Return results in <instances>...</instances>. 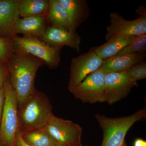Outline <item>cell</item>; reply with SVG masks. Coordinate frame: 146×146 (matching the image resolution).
<instances>
[{
    "label": "cell",
    "instance_id": "6da1fadb",
    "mask_svg": "<svg viewBox=\"0 0 146 146\" xmlns=\"http://www.w3.org/2000/svg\"><path fill=\"white\" fill-rule=\"evenodd\" d=\"M6 65L11 84L17 95L18 109L35 89L36 72L46 63L32 55L13 52Z\"/></svg>",
    "mask_w": 146,
    "mask_h": 146
},
{
    "label": "cell",
    "instance_id": "7a4b0ae2",
    "mask_svg": "<svg viewBox=\"0 0 146 146\" xmlns=\"http://www.w3.org/2000/svg\"><path fill=\"white\" fill-rule=\"evenodd\" d=\"M53 115L48 98L35 88L18 109V132L23 134L44 127Z\"/></svg>",
    "mask_w": 146,
    "mask_h": 146
},
{
    "label": "cell",
    "instance_id": "3957f363",
    "mask_svg": "<svg viewBox=\"0 0 146 146\" xmlns=\"http://www.w3.org/2000/svg\"><path fill=\"white\" fill-rule=\"evenodd\" d=\"M146 108L126 117L110 118L97 114L95 116L103 133L101 146H121L127 133L136 122L145 118Z\"/></svg>",
    "mask_w": 146,
    "mask_h": 146
},
{
    "label": "cell",
    "instance_id": "277c9868",
    "mask_svg": "<svg viewBox=\"0 0 146 146\" xmlns=\"http://www.w3.org/2000/svg\"><path fill=\"white\" fill-rule=\"evenodd\" d=\"M4 88L5 99L0 124V146H16L18 133V101L8 74Z\"/></svg>",
    "mask_w": 146,
    "mask_h": 146
},
{
    "label": "cell",
    "instance_id": "5b68a950",
    "mask_svg": "<svg viewBox=\"0 0 146 146\" xmlns=\"http://www.w3.org/2000/svg\"><path fill=\"white\" fill-rule=\"evenodd\" d=\"M13 44L14 52L34 56L44 61L50 69H56L59 65L63 46L49 45L37 37L29 35H14Z\"/></svg>",
    "mask_w": 146,
    "mask_h": 146
},
{
    "label": "cell",
    "instance_id": "8992f818",
    "mask_svg": "<svg viewBox=\"0 0 146 146\" xmlns=\"http://www.w3.org/2000/svg\"><path fill=\"white\" fill-rule=\"evenodd\" d=\"M45 128L57 143L67 146L82 145V128L70 120L63 119L53 115Z\"/></svg>",
    "mask_w": 146,
    "mask_h": 146
},
{
    "label": "cell",
    "instance_id": "52a82bcc",
    "mask_svg": "<svg viewBox=\"0 0 146 146\" xmlns=\"http://www.w3.org/2000/svg\"><path fill=\"white\" fill-rule=\"evenodd\" d=\"M106 74L100 68L70 91L83 103H103Z\"/></svg>",
    "mask_w": 146,
    "mask_h": 146
},
{
    "label": "cell",
    "instance_id": "ba28073f",
    "mask_svg": "<svg viewBox=\"0 0 146 146\" xmlns=\"http://www.w3.org/2000/svg\"><path fill=\"white\" fill-rule=\"evenodd\" d=\"M104 60L91 50L72 59L68 89L70 91L89 74L99 69Z\"/></svg>",
    "mask_w": 146,
    "mask_h": 146
},
{
    "label": "cell",
    "instance_id": "9c48e42d",
    "mask_svg": "<svg viewBox=\"0 0 146 146\" xmlns=\"http://www.w3.org/2000/svg\"><path fill=\"white\" fill-rule=\"evenodd\" d=\"M137 82L132 81L124 72L106 74L103 102L112 105L127 96Z\"/></svg>",
    "mask_w": 146,
    "mask_h": 146
},
{
    "label": "cell",
    "instance_id": "30bf717a",
    "mask_svg": "<svg viewBox=\"0 0 146 146\" xmlns=\"http://www.w3.org/2000/svg\"><path fill=\"white\" fill-rule=\"evenodd\" d=\"M110 24L106 27L105 39L108 41L117 35L140 36L146 34V15L133 21L126 20L119 13L112 12L110 16Z\"/></svg>",
    "mask_w": 146,
    "mask_h": 146
},
{
    "label": "cell",
    "instance_id": "8fae6325",
    "mask_svg": "<svg viewBox=\"0 0 146 146\" xmlns=\"http://www.w3.org/2000/svg\"><path fill=\"white\" fill-rule=\"evenodd\" d=\"M48 44L55 46H65L80 51L81 38L77 33L52 26H48L39 38Z\"/></svg>",
    "mask_w": 146,
    "mask_h": 146
},
{
    "label": "cell",
    "instance_id": "7c38bea8",
    "mask_svg": "<svg viewBox=\"0 0 146 146\" xmlns=\"http://www.w3.org/2000/svg\"><path fill=\"white\" fill-rule=\"evenodd\" d=\"M67 11L71 26V32L76 33L79 27L90 16V9L86 0H60Z\"/></svg>",
    "mask_w": 146,
    "mask_h": 146
},
{
    "label": "cell",
    "instance_id": "4fadbf2b",
    "mask_svg": "<svg viewBox=\"0 0 146 146\" xmlns=\"http://www.w3.org/2000/svg\"><path fill=\"white\" fill-rule=\"evenodd\" d=\"M46 16H35L19 18L13 30V36L22 33L24 35L35 36L39 38L44 34L47 27Z\"/></svg>",
    "mask_w": 146,
    "mask_h": 146
},
{
    "label": "cell",
    "instance_id": "5bb4252c",
    "mask_svg": "<svg viewBox=\"0 0 146 146\" xmlns=\"http://www.w3.org/2000/svg\"><path fill=\"white\" fill-rule=\"evenodd\" d=\"M146 51L131 54L113 56L104 60L100 69L106 74L124 72L128 68L144 61L146 57Z\"/></svg>",
    "mask_w": 146,
    "mask_h": 146
},
{
    "label": "cell",
    "instance_id": "9a60e30c",
    "mask_svg": "<svg viewBox=\"0 0 146 146\" xmlns=\"http://www.w3.org/2000/svg\"><path fill=\"white\" fill-rule=\"evenodd\" d=\"M138 36L130 35L115 36L110 38L104 44L93 47L90 50L105 60L114 56Z\"/></svg>",
    "mask_w": 146,
    "mask_h": 146
},
{
    "label": "cell",
    "instance_id": "2e32d148",
    "mask_svg": "<svg viewBox=\"0 0 146 146\" xmlns=\"http://www.w3.org/2000/svg\"><path fill=\"white\" fill-rule=\"evenodd\" d=\"M20 17L18 0H0V23L6 37L13 36V27Z\"/></svg>",
    "mask_w": 146,
    "mask_h": 146
},
{
    "label": "cell",
    "instance_id": "e0dca14e",
    "mask_svg": "<svg viewBox=\"0 0 146 146\" xmlns=\"http://www.w3.org/2000/svg\"><path fill=\"white\" fill-rule=\"evenodd\" d=\"M47 17L52 26L71 32L70 23L68 13L60 0L49 1Z\"/></svg>",
    "mask_w": 146,
    "mask_h": 146
},
{
    "label": "cell",
    "instance_id": "ac0fdd59",
    "mask_svg": "<svg viewBox=\"0 0 146 146\" xmlns=\"http://www.w3.org/2000/svg\"><path fill=\"white\" fill-rule=\"evenodd\" d=\"M49 1L18 0V8L20 17L47 16Z\"/></svg>",
    "mask_w": 146,
    "mask_h": 146
},
{
    "label": "cell",
    "instance_id": "d6986e66",
    "mask_svg": "<svg viewBox=\"0 0 146 146\" xmlns=\"http://www.w3.org/2000/svg\"><path fill=\"white\" fill-rule=\"evenodd\" d=\"M21 135L25 142L31 146H51L57 143L45 127L25 132Z\"/></svg>",
    "mask_w": 146,
    "mask_h": 146
},
{
    "label": "cell",
    "instance_id": "ffe728a7",
    "mask_svg": "<svg viewBox=\"0 0 146 146\" xmlns=\"http://www.w3.org/2000/svg\"><path fill=\"white\" fill-rule=\"evenodd\" d=\"M146 34L138 36L133 42L124 48L114 56H120L145 52Z\"/></svg>",
    "mask_w": 146,
    "mask_h": 146
},
{
    "label": "cell",
    "instance_id": "44dd1931",
    "mask_svg": "<svg viewBox=\"0 0 146 146\" xmlns=\"http://www.w3.org/2000/svg\"><path fill=\"white\" fill-rule=\"evenodd\" d=\"M13 52V36H0V63H6Z\"/></svg>",
    "mask_w": 146,
    "mask_h": 146
},
{
    "label": "cell",
    "instance_id": "7402d4cb",
    "mask_svg": "<svg viewBox=\"0 0 146 146\" xmlns=\"http://www.w3.org/2000/svg\"><path fill=\"white\" fill-rule=\"evenodd\" d=\"M125 72L129 76L132 81L137 82V80L146 78V63L144 61L132 65Z\"/></svg>",
    "mask_w": 146,
    "mask_h": 146
},
{
    "label": "cell",
    "instance_id": "603a6c76",
    "mask_svg": "<svg viewBox=\"0 0 146 146\" xmlns=\"http://www.w3.org/2000/svg\"><path fill=\"white\" fill-rule=\"evenodd\" d=\"M7 74L6 63H0V89L3 88Z\"/></svg>",
    "mask_w": 146,
    "mask_h": 146
},
{
    "label": "cell",
    "instance_id": "cb8c5ba5",
    "mask_svg": "<svg viewBox=\"0 0 146 146\" xmlns=\"http://www.w3.org/2000/svg\"><path fill=\"white\" fill-rule=\"evenodd\" d=\"M5 93L4 88L0 89V124L1 120L5 102Z\"/></svg>",
    "mask_w": 146,
    "mask_h": 146
},
{
    "label": "cell",
    "instance_id": "d4e9b609",
    "mask_svg": "<svg viewBox=\"0 0 146 146\" xmlns=\"http://www.w3.org/2000/svg\"><path fill=\"white\" fill-rule=\"evenodd\" d=\"M16 146H31L25 142L22 137L21 133L18 132L17 136Z\"/></svg>",
    "mask_w": 146,
    "mask_h": 146
},
{
    "label": "cell",
    "instance_id": "484cf974",
    "mask_svg": "<svg viewBox=\"0 0 146 146\" xmlns=\"http://www.w3.org/2000/svg\"><path fill=\"white\" fill-rule=\"evenodd\" d=\"M136 12L141 16L146 15V8L143 6H139L138 8L136 9Z\"/></svg>",
    "mask_w": 146,
    "mask_h": 146
},
{
    "label": "cell",
    "instance_id": "4316f807",
    "mask_svg": "<svg viewBox=\"0 0 146 146\" xmlns=\"http://www.w3.org/2000/svg\"><path fill=\"white\" fill-rule=\"evenodd\" d=\"M134 146H146V141L140 138H138L134 142Z\"/></svg>",
    "mask_w": 146,
    "mask_h": 146
},
{
    "label": "cell",
    "instance_id": "83f0119b",
    "mask_svg": "<svg viewBox=\"0 0 146 146\" xmlns=\"http://www.w3.org/2000/svg\"><path fill=\"white\" fill-rule=\"evenodd\" d=\"M0 36L3 37H6L5 33L3 29V27L1 25V23H0Z\"/></svg>",
    "mask_w": 146,
    "mask_h": 146
},
{
    "label": "cell",
    "instance_id": "f1b7e54d",
    "mask_svg": "<svg viewBox=\"0 0 146 146\" xmlns=\"http://www.w3.org/2000/svg\"><path fill=\"white\" fill-rule=\"evenodd\" d=\"M51 146H65V145H63V144L59 143H56L54 144V145H52Z\"/></svg>",
    "mask_w": 146,
    "mask_h": 146
},
{
    "label": "cell",
    "instance_id": "f546056e",
    "mask_svg": "<svg viewBox=\"0 0 146 146\" xmlns=\"http://www.w3.org/2000/svg\"><path fill=\"white\" fill-rule=\"evenodd\" d=\"M121 146H127V145L125 141L124 142V143H123L122 145Z\"/></svg>",
    "mask_w": 146,
    "mask_h": 146
},
{
    "label": "cell",
    "instance_id": "4dcf8cb0",
    "mask_svg": "<svg viewBox=\"0 0 146 146\" xmlns=\"http://www.w3.org/2000/svg\"><path fill=\"white\" fill-rule=\"evenodd\" d=\"M83 146V145H81V146Z\"/></svg>",
    "mask_w": 146,
    "mask_h": 146
}]
</instances>
